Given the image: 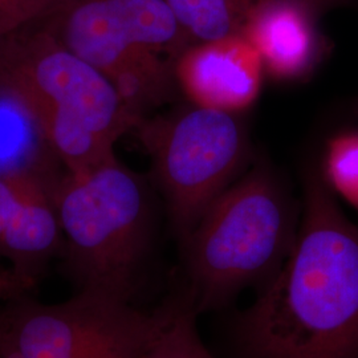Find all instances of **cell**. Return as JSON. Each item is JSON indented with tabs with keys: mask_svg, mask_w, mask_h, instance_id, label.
Here are the masks:
<instances>
[{
	"mask_svg": "<svg viewBox=\"0 0 358 358\" xmlns=\"http://www.w3.org/2000/svg\"><path fill=\"white\" fill-rule=\"evenodd\" d=\"M235 336L238 358H358V229L320 180H308L292 251Z\"/></svg>",
	"mask_w": 358,
	"mask_h": 358,
	"instance_id": "obj_1",
	"label": "cell"
},
{
	"mask_svg": "<svg viewBox=\"0 0 358 358\" xmlns=\"http://www.w3.org/2000/svg\"><path fill=\"white\" fill-rule=\"evenodd\" d=\"M0 93L78 171L115 157V142L141 121L115 84L69 51L47 19L0 44Z\"/></svg>",
	"mask_w": 358,
	"mask_h": 358,
	"instance_id": "obj_2",
	"label": "cell"
},
{
	"mask_svg": "<svg viewBox=\"0 0 358 358\" xmlns=\"http://www.w3.org/2000/svg\"><path fill=\"white\" fill-rule=\"evenodd\" d=\"M53 196L63 234L59 257L73 294L131 303L152 235V205L142 179L113 157L68 171L55 182Z\"/></svg>",
	"mask_w": 358,
	"mask_h": 358,
	"instance_id": "obj_3",
	"label": "cell"
},
{
	"mask_svg": "<svg viewBox=\"0 0 358 358\" xmlns=\"http://www.w3.org/2000/svg\"><path fill=\"white\" fill-rule=\"evenodd\" d=\"M292 231L288 199L266 173L255 170L231 185L183 239V299L196 313L269 282L292 251Z\"/></svg>",
	"mask_w": 358,
	"mask_h": 358,
	"instance_id": "obj_4",
	"label": "cell"
},
{
	"mask_svg": "<svg viewBox=\"0 0 358 358\" xmlns=\"http://www.w3.org/2000/svg\"><path fill=\"white\" fill-rule=\"evenodd\" d=\"M47 22L141 120L170 97L179 56L192 45L165 0H64Z\"/></svg>",
	"mask_w": 358,
	"mask_h": 358,
	"instance_id": "obj_5",
	"label": "cell"
},
{
	"mask_svg": "<svg viewBox=\"0 0 358 358\" xmlns=\"http://www.w3.org/2000/svg\"><path fill=\"white\" fill-rule=\"evenodd\" d=\"M162 308L77 292L47 304L23 294L0 307V358H141Z\"/></svg>",
	"mask_w": 358,
	"mask_h": 358,
	"instance_id": "obj_6",
	"label": "cell"
},
{
	"mask_svg": "<svg viewBox=\"0 0 358 358\" xmlns=\"http://www.w3.org/2000/svg\"><path fill=\"white\" fill-rule=\"evenodd\" d=\"M136 130L152 157L171 224L183 241L242 165L243 125L234 113L194 105L166 117L142 118Z\"/></svg>",
	"mask_w": 358,
	"mask_h": 358,
	"instance_id": "obj_7",
	"label": "cell"
},
{
	"mask_svg": "<svg viewBox=\"0 0 358 358\" xmlns=\"http://www.w3.org/2000/svg\"><path fill=\"white\" fill-rule=\"evenodd\" d=\"M264 66L241 35L195 43L179 56L176 83L194 105L238 113L255 103Z\"/></svg>",
	"mask_w": 358,
	"mask_h": 358,
	"instance_id": "obj_8",
	"label": "cell"
},
{
	"mask_svg": "<svg viewBox=\"0 0 358 358\" xmlns=\"http://www.w3.org/2000/svg\"><path fill=\"white\" fill-rule=\"evenodd\" d=\"M320 16L303 0H260L242 32L264 71L279 80L307 77L327 51Z\"/></svg>",
	"mask_w": 358,
	"mask_h": 358,
	"instance_id": "obj_9",
	"label": "cell"
},
{
	"mask_svg": "<svg viewBox=\"0 0 358 358\" xmlns=\"http://www.w3.org/2000/svg\"><path fill=\"white\" fill-rule=\"evenodd\" d=\"M53 185L35 173L0 243V257L29 294L52 257L60 256L63 234Z\"/></svg>",
	"mask_w": 358,
	"mask_h": 358,
	"instance_id": "obj_10",
	"label": "cell"
},
{
	"mask_svg": "<svg viewBox=\"0 0 358 358\" xmlns=\"http://www.w3.org/2000/svg\"><path fill=\"white\" fill-rule=\"evenodd\" d=\"M190 44L242 36L260 0H165Z\"/></svg>",
	"mask_w": 358,
	"mask_h": 358,
	"instance_id": "obj_11",
	"label": "cell"
},
{
	"mask_svg": "<svg viewBox=\"0 0 358 358\" xmlns=\"http://www.w3.org/2000/svg\"><path fill=\"white\" fill-rule=\"evenodd\" d=\"M195 312L185 299L162 307V321L141 358H213L195 328Z\"/></svg>",
	"mask_w": 358,
	"mask_h": 358,
	"instance_id": "obj_12",
	"label": "cell"
},
{
	"mask_svg": "<svg viewBox=\"0 0 358 358\" xmlns=\"http://www.w3.org/2000/svg\"><path fill=\"white\" fill-rule=\"evenodd\" d=\"M325 176L333 190L358 210V131L338 134L329 141Z\"/></svg>",
	"mask_w": 358,
	"mask_h": 358,
	"instance_id": "obj_13",
	"label": "cell"
},
{
	"mask_svg": "<svg viewBox=\"0 0 358 358\" xmlns=\"http://www.w3.org/2000/svg\"><path fill=\"white\" fill-rule=\"evenodd\" d=\"M64 0H0V44L50 17Z\"/></svg>",
	"mask_w": 358,
	"mask_h": 358,
	"instance_id": "obj_14",
	"label": "cell"
},
{
	"mask_svg": "<svg viewBox=\"0 0 358 358\" xmlns=\"http://www.w3.org/2000/svg\"><path fill=\"white\" fill-rule=\"evenodd\" d=\"M34 176L24 169L0 171V243Z\"/></svg>",
	"mask_w": 358,
	"mask_h": 358,
	"instance_id": "obj_15",
	"label": "cell"
},
{
	"mask_svg": "<svg viewBox=\"0 0 358 358\" xmlns=\"http://www.w3.org/2000/svg\"><path fill=\"white\" fill-rule=\"evenodd\" d=\"M27 294L26 289L15 278L13 271L8 267L0 266V306L17 294Z\"/></svg>",
	"mask_w": 358,
	"mask_h": 358,
	"instance_id": "obj_16",
	"label": "cell"
},
{
	"mask_svg": "<svg viewBox=\"0 0 358 358\" xmlns=\"http://www.w3.org/2000/svg\"><path fill=\"white\" fill-rule=\"evenodd\" d=\"M315 11L317 16H322L337 7H344L353 3V0H303Z\"/></svg>",
	"mask_w": 358,
	"mask_h": 358,
	"instance_id": "obj_17",
	"label": "cell"
}]
</instances>
